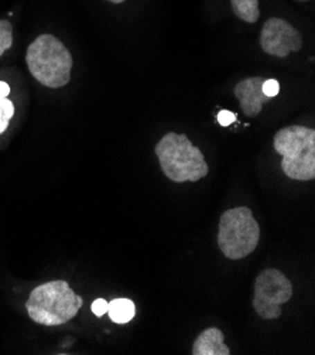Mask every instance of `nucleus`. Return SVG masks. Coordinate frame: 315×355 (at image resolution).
Wrapping results in <instances>:
<instances>
[{"label": "nucleus", "mask_w": 315, "mask_h": 355, "mask_svg": "<svg viewBox=\"0 0 315 355\" xmlns=\"http://www.w3.org/2000/svg\"><path fill=\"white\" fill-rule=\"evenodd\" d=\"M154 152L164 175L172 183H195L208 175L209 167L204 153L184 133L170 132L164 135Z\"/></svg>", "instance_id": "nucleus-1"}, {"label": "nucleus", "mask_w": 315, "mask_h": 355, "mask_svg": "<svg viewBox=\"0 0 315 355\" xmlns=\"http://www.w3.org/2000/svg\"><path fill=\"white\" fill-rule=\"evenodd\" d=\"M26 62L31 76L47 88H62L71 80L73 55L53 34H42L28 46Z\"/></svg>", "instance_id": "nucleus-2"}, {"label": "nucleus", "mask_w": 315, "mask_h": 355, "mask_svg": "<svg viewBox=\"0 0 315 355\" xmlns=\"http://www.w3.org/2000/svg\"><path fill=\"white\" fill-rule=\"evenodd\" d=\"M84 302L64 280L37 286L30 293L26 309L31 320L43 326H61L74 318Z\"/></svg>", "instance_id": "nucleus-3"}, {"label": "nucleus", "mask_w": 315, "mask_h": 355, "mask_svg": "<svg viewBox=\"0 0 315 355\" xmlns=\"http://www.w3.org/2000/svg\"><path fill=\"white\" fill-rule=\"evenodd\" d=\"M274 150L283 157L282 170L291 180L315 179V130L293 125L280 129L273 137Z\"/></svg>", "instance_id": "nucleus-4"}, {"label": "nucleus", "mask_w": 315, "mask_h": 355, "mask_svg": "<svg viewBox=\"0 0 315 355\" xmlns=\"http://www.w3.org/2000/svg\"><path fill=\"white\" fill-rule=\"evenodd\" d=\"M260 232V225L251 208H231L224 212L219 220L218 246L228 259L239 261L256 250Z\"/></svg>", "instance_id": "nucleus-5"}, {"label": "nucleus", "mask_w": 315, "mask_h": 355, "mask_svg": "<svg viewBox=\"0 0 315 355\" xmlns=\"http://www.w3.org/2000/svg\"><path fill=\"white\" fill-rule=\"evenodd\" d=\"M293 297V285L289 277L278 269H266L255 280L253 309L264 320L282 315V304Z\"/></svg>", "instance_id": "nucleus-6"}, {"label": "nucleus", "mask_w": 315, "mask_h": 355, "mask_svg": "<svg viewBox=\"0 0 315 355\" xmlns=\"http://www.w3.org/2000/svg\"><path fill=\"white\" fill-rule=\"evenodd\" d=\"M260 47L269 55L287 58L290 53L301 50L303 35L289 21L270 17L260 31Z\"/></svg>", "instance_id": "nucleus-7"}, {"label": "nucleus", "mask_w": 315, "mask_h": 355, "mask_svg": "<svg viewBox=\"0 0 315 355\" xmlns=\"http://www.w3.org/2000/svg\"><path fill=\"white\" fill-rule=\"evenodd\" d=\"M263 83L264 78L252 77L239 81L235 85L233 94L240 103L243 114L246 116H258L263 110V105L271 99L263 94Z\"/></svg>", "instance_id": "nucleus-8"}, {"label": "nucleus", "mask_w": 315, "mask_h": 355, "mask_svg": "<svg viewBox=\"0 0 315 355\" xmlns=\"http://www.w3.org/2000/svg\"><path fill=\"white\" fill-rule=\"evenodd\" d=\"M225 336L224 333L217 329H206L204 330L192 345V355H229L231 349L224 343Z\"/></svg>", "instance_id": "nucleus-9"}, {"label": "nucleus", "mask_w": 315, "mask_h": 355, "mask_svg": "<svg viewBox=\"0 0 315 355\" xmlns=\"http://www.w3.org/2000/svg\"><path fill=\"white\" fill-rule=\"evenodd\" d=\"M108 313L114 323L126 324L134 317L136 306L130 299H115L109 303Z\"/></svg>", "instance_id": "nucleus-10"}, {"label": "nucleus", "mask_w": 315, "mask_h": 355, "mask_svg": "<svg viewBox=\"0 0 315 355\" xmlns=\"http://www.w3.org/2000/svg\"><path fill=\"white\" fill-rule=\"evenodd\" d=\"M232 10L236 17L246 23H256L260 17L259 0H231Z\"/></svg>", "instance_id": "nucleus-11"}, {"label": "nucleus", "mask_w": 315, "mask_h": 355, "mask_svg": "<svg viewBox=\"0 0 315 355\" xmlns=\"http://www.w3.org/2000/svg\"><path fill=\"white\" fill-rule=\"evenodd\" d=\"M13 44V28L10 21L0 20V57Z\"/></svg>", "instance_id": "nucleus-12"}, {"label": "nucleus", "mask_w": 315, "mask_h": 355, "mask_svg": "<svg viewBox=\"0 0 315 355\" xmlns=\"http://www.w3.org/2000/svg\"><path fill=\"white\" fill-rule=\"evenodd\" d=\"M15 115V105L8 98L0 96V119L10 121Z\"/></svg>", "instance_id": "nucleus-13"}, {"label": "nucleus", "mask_w": 315, "mask_h": 355, "mask_svg": "<svg viewBox=\"0 0 315 355\" xmlns=\"http://www.w3.org/2000/svg\"><path fill=\"white\" fill-rule=\"evenodd\" d=\"M280 92V85L278 81L276 80H264L263 83V94L269 98H274L277 96Z\"/></svg>", "instance_id": "nucleus-14"}, {"label": "nucleus", "mask_w": 315, "mask_h": 355, "mask_svg": "<svg viewBox=\"0 0 315 355\" xmlns=\"http://www.w3.org/2000/svg\"><path fill=\"white\" fill-rule=\"evenodd\" d=\"M108 307H109V303L105 299H96L91 304V310L96 317H102L105 313H108Z\"/></svg>", "instance_id": "nucleus-15"}, {"label": "nucleus", "mask_w": 315, "mask_h": 355, "mask_svg": "<svg viewBox=\"0 0 315 355\" xmlns=\"http://www.w3.org/2000/svg\"><path fill=\"white\" fill-rule=\"evenodd\" d=\"M235 121H236V115H235L233 112L226 111V110L219 111V114H218V122H219L221 126L228 128V126H231Z\"/></svg>", "instance_id": "nucleus-16"}, {"label": "nucleus", "mask_w": 315, "mask_h": 355, "mask_svg": "<svg viewBox=\"0 0 315 355\" xmlns=\"http://www.w3.org/2000/svg\"><path fill=\"white\" fill-rule=\"evenodd\" d=\"M9 94H10V87H9L6 83L0 81V96H2V98H8Z\"/></svg>", "instance_id": "nucleus-17"}, {"label": "nucleus", "mask_w": 315, "mask_h": 355, "mask_svg": "<svg viewBox=\"0 0 315 355\" xmlns=\"http://www.w3.org/2000/svg\"><path fill=\"white\" fill-rule=\"evenodd\" d=\"M8 126H9V122H8V121L0 119V135H2V133L8 129Z\"/></svg>", "instance_id": "nucleus-18"}, {"label": "nucleus", "mask_w": 315, "mask_h": 355, "mask_svg": "<svg viewBox=\"0 0 315 355\" xmlns=\"http://www.w3.org/2000/svg\"><path fill=\"white\" fill-rule=\"evenodd\" d=\"M108 2H112V3H115V5H119V3L126 2V0H108Z\"/></svg>", "instance_id": "nucleus-19"}, {"label": "nucleus", "mask_w": 315, "mask_h": 355, "mask_svg": "<svg viewBox=\"0 0 315 355\" xmlns=\"http://www.w3.org/2000/svg\"><path fill=\"white\" fill-rule=\"evenodd\" d=\"M298 2H307V0H298Z\"/></svg>", "instance_id": "nucleus-20"}]
</instances>
